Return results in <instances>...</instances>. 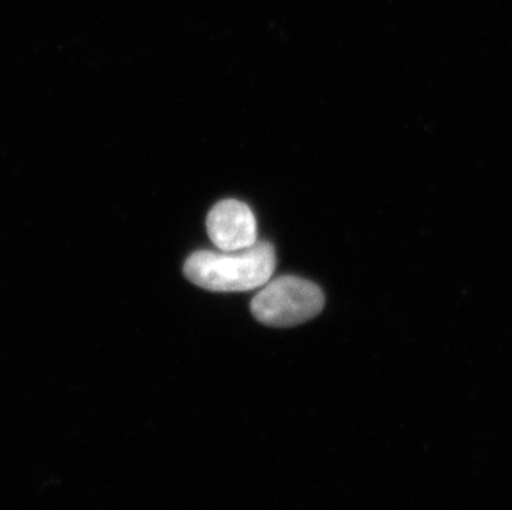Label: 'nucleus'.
<instances>
[{
    "mask_svg": "<svg viewBox=\"0 0 512 510\" xmlns=\"http://www.w3.org/2000/svg\"><path fill=\"white\" fill-rule=\"evenodd\" d=\"M276 251L269 242H256L244 251H198L189 255L184 275L211 292H249L272 279Z\"/></svg>",
    "mask_w": 512,
    "mask_h": 510,
    "instance_id": "nucleus-1",
    "label": "nucleus"
},
{
    "mask_svg": "<svg viewBox=\"0 0 512 510\" xmlns=\"http://www.w3.org/2000/svg\"><path fill=\"white\" fill-rule=\"evenodd\" d=\"M325 305L324 292L309 280L284 275L262 285L252 299V315L267 327L287 328L309 322Z\"/></svg>",
    "mask_w": 512,
    "mask_h": 510,
    "instance_id": "nucleus-2",
    "label": "nucleus"
},
{
    "mask_svg": "<svg viewBox=\"0 0 512 510\" xmlns=\"http://www.w3.org/2000/svg\"><path fill=\"white\" fill-rule=\"evenodd\" d=\"M208 236L218 251H244L257 242V222L247 204L226 199L209 211Z\"/></svg>",
    "mask_w": 512,
    "mask_h": 510,
    "instance_id": "nucleus-3",
    "label": "nucleus"
}]
</instances>
